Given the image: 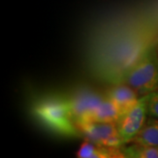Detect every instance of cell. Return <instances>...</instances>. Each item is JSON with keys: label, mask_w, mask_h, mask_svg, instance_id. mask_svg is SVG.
Instances as JSON below:
<instances>
[{"label": "cell", "mask_w": 158, "mask_h": 158, "mask_svg": "<svg viewBox=\"0 0 158 158\" xmlns=\"http://www.w3.org/2000/svg\"><path fill=\"white\" fill-rule=\"evenodd\" d=\"M34 114L53 132L67 137L81 135L70 114L68 98L52 96L42 98L34 105Z\"/></svg>", "instance_id": "6da1fadb"}, {"label": "cell", "mask_w": 158, "mask_h": 158, "mask_svg": "<svg viewBox=\"0 0 158 158\" xmlns=\"http://www.w3.org/2000/svg\"><path fill=\"white\" fill-rule=\"evenodd\" d=\"M139 97L158 90V56L155 44L143 52L124 78Z\"/></svg>", "instance_id": "7a4b0ae2"}, {"label": "cell", "mask_w": 158, "mask_h": 158, "mask_svg": "<svg viewBox=\"0 0 158 158\" xmlns=\"http://www.w3.org/2000/svg\"><path fill=\"white\" fill-rule=\"evenodd\" d=\"M105 98V94L103 95L89 88H82L67 98L75 124L78 127L90 121Z\"/></svg>", "instance_id": "3957f363"}, {"label": "cell", "mask_w": 158, "mask_h": 158, "mask_svg": "<svg viewBox=\"0 0 158 158\" xmlns=\"http://www.w3.org/2000/svg\"><path fill=\"white\" fill-rule=\"evenodd\" d=\"M86 141L108 148H120L125 146L116 123L88 121L77 127Z\"/></svg>", "instance_id": "277c9868"}, {"label": "cell", "mask_w": 158, "mask_h": 158, "mask_svg": "<svg viewBox=\"0 0 158 158\" xmlns=\"http://www.w3.org/2000/svg\"><path fill=\"white\" fill-rule=\"evenodd\" d=\"M148 115V95H145L139 98L135 106L119 118L116 126L124 145L133 141L140 132Z\"/></svg>", "instance_id": "5b68a950"}, {"label": "cell", "mask_w": 158, "mask_h": 158, "mask_svg": "<svg viewBox=\"0 0 158 158\" xmlns=\"http://www.w3.org/2000/svg\"><path fill=\"white\" fill-rule=\"evenodd\" d=\"M105 95L118 107L121 116L134 107L139 99L138 94L132 87L120 84L110 88Z\"/></svg>", "instance_id": "8992f818"}, {"label": "cell", "mask_w": 158, "mask_h": 158, "mask_svg": "<svg viewBox=\"0 0 158 158\" xmlns=\"http://www.w3.org/2000/svg\"><path fill=\"white\" fill-rule=\"evenodd\" d=\"M77 156L80 158H119L123 157V155L120 148L105 147L87 141L81 145Z\"/></svg>", "instance_id": "52a82bcc"}, {"label": "cell", "mask_w": 158, "mask_h": 158, "mask_svg": "<svg viewBox=\"0 0 158 158\" xmlns=\"http://www.w3.org/2000/svg\"><path fill=\"white\" fill-rule=\"evenodd\" d=\"M131 142L145 146H158V118L149 116Z\"/></svg>", "instance_id": "ba28073f"}, {"label": "cell", "mask_w": 158, "mask_h": 158, "mask_svg": "<svg viewBox=\"0 0 158 158\" xmlns=\"http://www.w3.org/2000/svg\"><path fill=\"white\" fill-rule=\"evenodd\" d=\"M121 114L118 107L111 101L108 98H105L97 112L92 117V121L97 122H106V123H117ZM90 120V121H91Z\"/></svg>", "instance_id": "9c48e42d"}, {"label": "cell", "mask_w": 158, "mask_h": 158, "mask_svg": "<svg viewBox=\"0 0 158 158\" xmlns=\"http://www.w3.org/2000/svg\"><path fill=\"white\" fill-rule=\"evenodd\" d=\"M123 157L158 158V146H145L137 143L120 148Z\"/></svg>", "instance_id": "30bf717a"}, {"label": "cell", "mask_w": 158, "mask_h": 158, "mask_svg": "<svg viewBox=\"0 0 158 158\" xmlns=\"http://www.w3.org/2000/svg\"><path fill=\"white\" fill-rule=\"evenodd\" d=\"M148 116L158 118V90L148 94Z\"/></svg>", "instance_id": "8fae6325"}, {"label": "cell", "mask_w": 158, "mask_h": 158, "mask_svg": "<svg viewBox=\"0 0 158 158\" xmlns=\"http://www.w3.org/2000/svg\"><path fill=\"white\" fill-rule=\"evenodd\" d=\"M155 47H156V53H157V56H158V40H157V41L155 43Z\"/></svg>", "instance_id": "7c38bea8"}]
</instances>
